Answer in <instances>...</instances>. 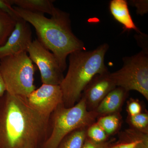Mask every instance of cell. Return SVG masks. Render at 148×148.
<instances>
[{
    "instance_id": "11",
    "label": "cell",
    "mask_w": 148,
    "mask_h": 148,
    "mask_svg": "<svg viewBox=\"0 0 148 148\" xmlns=\"http://www.w3.org/2000/svg\"><path fill=\"white\" fill-rule=\"evenodd\" d=\"M128 92L121 87H116L107 94L93 111L98 116L117 113L121 108Z\"/></svg>"
},
{
    "instance_id": "8",
    "label": "cell",
    "mask_w": 148,
    "mask_h": 148,
    "mask_svg": "<svg viewBox=\"0 0 148 148\" xmlns=\"http://www.w3.org/2000/svg\"><path fill=\"white\" fill-rule=\"evenodd\" d=\"M27 100L33 109L50 117L56 108L63 104V93L59 85L42 84L31 92Z\"/></svg>"
},
{
    "instance_id": "7",
    "label": "cell",
    "mask_w": 148,
    "mask_h": 148,
    "mask_svg": "<svg viewBox=\"0 0 148 148\" xmlns=\"http://www.w3.org/2000/svg\"><path fill=\"white\" fill-rule=\"evenodd\" d=\"M27 53L32 62L38 66L42 84L60 85L64 76L53 53L37 39L32 41Z\"/></svg>"
},
{
    "instance_id": "26",
    "label": "cell",
    "mask_w": 148,
    "mask_h": 148,
    "mask_svg": "<svg viewBox=\"0 0 148 148\" xmlns=\"http://www.w3.org/2000/svg\"><path fill=\"white\" fill-rule=\"evenodd\" d=\"M111 148H119V147L118 145H116L114 146L113 147Z\"/></svg>"
},
{
    "instance_id": "15",
    "label": "cell",
    "mask_w": 148,
    "mask_h": 148,
    "mask_svg": "<svg viewBox=\"0 0 148 148\" xmlns=\"http://www.w3.org/2000/svg\"><path fill=\"white\" fill-rule=\"evenodd\" d=\"M108 135H112L117 130L120 125V118L117 113L100 117L96 123Z\"/></svg>"
},
{
    "instance_id": "4",
    "label": "cell",
    "mask_w": 148,
    "mask_h": 148,
    "mask_svg": "<svg viewBox=\"0 0 148 148\" xmlns=\"http://www.w3.org/2000/svg\"><path fill=\"white\" fill-rule=\"evenodd\" d=\"M94 111L86 108L82 97L73 107L66 108L61 104L51 114L49 119V134L45 140L42 148H57L66 136L76 130L88 127L98 117Z\"/></svg>"
},
{
    "instance_id": "25",
    "label": "cell",
    "mask_w": 148,
    "mask_h": 148,
    "mask_svg": "<svg viewBox=\"0 0 148 148\" xmlns=\"http://www.w3.org/2000/svg\"><path fill=\"white\" fill-rule=\"evenodd\" d=\"M135 148H148V137L138 144Z\"/></svg>"
},
{
    "instance_id": "13",
    "label": "cell",
    "mask_w": 148,
    "mask_h": 148,
    "mask_svg": "<svg viewBox=\"0 0 148 148\" xmlns=\"http://www.w3.org/2000/svg\"><path fill=\"white\" fill-rule=\"evenodd\" d=\"M12 5L32 12L51 15L55 7L51 0H10Z\"/></svg>"
},
{
    "instance_id": "3",
    "label": "cell",
    "mask_w": 148,
    "mask_h": 148,
    "mask_svg": "<svg viewBox=\"0 0 148 148\" xmlns=\"http://www.w3.org/2000/svg\"><path fill=\"white\" fill-rule=\"evenodd\" d=\"M109 48L108 45L104 43L93 50L77 51L69 55L68 72L59 85L64 107L75 106L93 77L108 71L105 58Z\"/></svg>"
},
{
    "instance_id": "18",
    "label": "cell",
    "mask_w": 148,
    "mask_h": 148,
    "mask_svg": "<svg viewBox=\"0 0 148 148\" xmlns=\"http://www.w3.org/2000/svg\"><path fill=\"white\" fill-rule=\"evenodd\" d=\"M86 130V137L89 140L97 143L106 142L108 136L97 123H93Z\"/></svg>"
},
{
    "instance_id": "5",
    "label": "cell",
    "mask_w": 148,
    "mask_h": 148,
    "mask_svg": "<svg viewBox=\"0 0 148 148\" xmlns=\"http://www.w3.org/2000/svg\"><path fill=\"white\" fill-rule=\"evenodd\" d=\"M0 71L6 92L27 98L36 89L34 66L27 52L1 59Z\"/></svg>"
},
{
    "instance_id": "2",
    "label": "cell",
    "mask_w": 148,
    "mask_h": 148,
    "mask_svg": "<svg viewBox=\"0 0 148 148\" xmlns=\"http://www.w3.org/2000/svg\"><path fill=\"white\" fill-rule=\"evenodd\" d=\"M21 18L34 28L37 40L57 59L62 71L67 68L66 59L71 53L86 50L84 43L72 31L70 14L55 7L50 18L13 7Z\"/></svg>"
},
{
    "instance_id": "23",
    "label": "cell",
    "mask_w": 148,
    "mask_h": 148,
    "mask_svg": "<svg viewBox=\"0 0 148 148\" xmlns=\"http://www.w3.org/2000/svg\"><path fill=\"white\" fill-rule=\"evenodd\" d=\"M135 35V38L142 50L148 51V36L143 33Z\"/></svg>"
},
{
    "instance_id": "16",
    "label": "cell",
    "mask_w": 148,
    "mask_h": 148,
    "mask_svg": "<svg viewBox=\"0 0 148 148\" xmlns=\"http://www.w3.org/2000/svg\"><path fill=\"white\" fill-rule=\"evenodd\" d=\"M16 21L0 10V46L6 41L15 27Z\"/></svg>"
},
{
    "instance_id": "17",
    "label": "cell",
    "mask_w": 148,
    "mask_h": 148,
    "mask_svg": "<svg viewBox=\"0 0 148 148\" xmlns=\"http://www.w3.org/2000/svg\"><path fill=\"white\" fill-rule=\"evenodd\" d=\"M128 123L135 130L148 134V114L146 113H142L133 116H128Z\"/></svg>"
},
{
    "instance_id": "10",
    "label": "cell",
    "mask_w": 148,
    "mask_h": 148,
    "mask_svg": "<svg viewBox=\"0 0 148 148\" xmlns=\"http://www.w3.org/2000/svg\"><path fill=\"white\" fill-rule=\"evenodd\" d=\"M116 87L110 72L95 76L83 92L88 110H94L107 94Z\"/></svg>"
},
{
    "instance_id": "12",
    "label": "cell",
    "mask_w": 148,
    "mask_h": 148,
    "mask_svg": "<svg viewBox=\"0 0 148 148\" xmlns=\"http://www.w3.org/2000/svg\"><path fill=\"white\" fill-rule=\"evenodd\" d=\"M109 8L114 18L123 26L125 31L133 30L138 34L142 33L132 20L127 1L112 0L110 3Z\"/></svg>"
},
{
    "instance_id": "9",
    "label": "cell",
    "mask_w": 148,
    "mask_h": 148,
    "mask_svg": "<svg viewBox=\"0 0 148 148\" xmlns=\"http://www.w3.org/2000/svg\"><path fill=\"white\" fill-rule=\"evenodd\" d=\"M33 41L30 24L20 17L5 42L0 46V60L7 56L27 52Z\"/></svg>"
},
{
    "instance_id": "24",
    "label": "cell",
    "mask_w": 148,
    "mask_h": 148,
    "mask_svg": "<svg viewBox=\"0 0 148 148\" xmlns=\"http://www.w3.org/2000/svg\"><path fill=\"white\" fill-rule=\"evenodd\" d=\"M6 92L5 85L4 82L1 71H0V97H1Z\"/></svg>"
},
{
    "instance_id": "21",
    "label": "cell",
    "mask_w": 148,
    "mask_h": 148,
    "mask_svg": "<svg viewBox=\"0 0 148 148\" xmlns=\"http://www.w3.org/2000/svg\"><path fill=\"white\" fill-rule=\"evenodd\" d=\"M127 111L129 116H133L141 113L142 106L137 100L131 99L127 103Z\"/></svg>"
},
{
    "instance_id": "1",
    "label": "cell",
    "mask_w": 148,
    "mask_h": 148,
    "mask_svg": "<svg viewBox=\"0 0 148 148\" xmlns=\"http://www.w3.org/2000/svg\"><path fill=\"white\" fill-rule=\"evenodd\" d=\"M49 119L27 98L5 92L0 97V148H36L47 137Z\"/></svg>"
},
{
    "instance_id": "19",
    "label": "cell",
    "mask_w": 148,
    "mask_h": 148,
    "mask_svg": "<svg viewBox=\"0 0 148 148\" xmlns=\"http://www.w3.org/2000/svg\"><path fill=\"white\" fill-rule=\"evenodd\" d=\"M0 10L8 14L15 21L20 18L10 0H0Z\"/></svg>"
},
{
    "instance_id": "14",
    "label": "cell",
    "mask_w": 148,
    "mask_h": 148,
    "mask_svg": "<svg viewBox=\"0 0 148 148\" xmlns=\"http://www.w3.org/2000/svg\"><path fill=\"white\" fill-rule=\"evenodd\" d=\"M87 127L74 130L62 140L57 148H81L86 138Z\"/></svg>"
},
{
    "instance_id": "22",
    "label": "cell",
    "mask_w": 148,
    "mask_h": 148,
    "mask_svg": "<svg viewBox=\"0 0 148 148\" xmlns=\"http://www.w3.org/2000/svg\"><path fill=\"white\" fill-rule=\"evenodd\" d=\"M81 148H110L109 144L107 142L97 143L91 141L86 137Z\"/></svg>"
},
{
    "instance_id": "6",
    "label": "cell",
    "mask_w": 148,
    "mask_h": 148,
    "mask_svg": "<svg viewBox=\"0 0 148 148\" xmlns=\"http://www.w3.org/2000/svg\"><path fill=\"white\" fill-rule=\"evenodd\" d=\"M123 66L110 76L116 87L136 90L148 100V51L123 58Z\"/></svg>"
},
{
    "instance_id": "20",
    "label": "cell",
    "mask_w": 148,
    "mask_h": 148,
    "mask_svg": "<svg viewBox=\"0 0 148 148\" xmlns=\"http://www.w3.org/2000/svg\"><path fill=\"white\" fill-rule=\"evenodd\" d=\"M129 4L136 8V12L138 15L143 16L148 12V1L147 0H131Z\"/></svg>"
}]
</instances>
